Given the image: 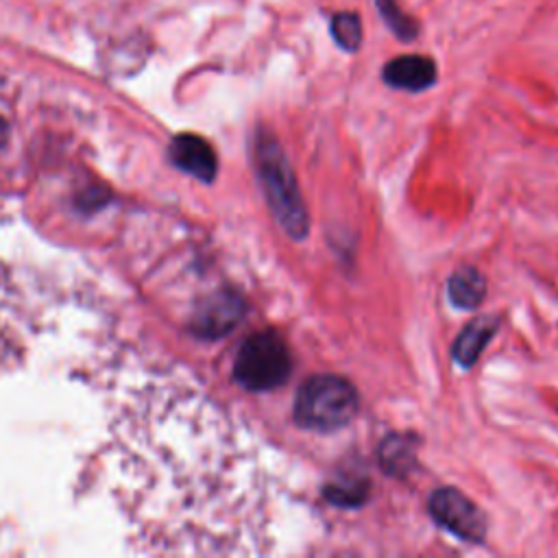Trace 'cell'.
I'll list each match as a JSON object with an SVG mask.
<instances>
[{"label":"cell","mask_w":558,"mask_h":558,"mask_svg":"<svg viewBox=\"0 0 558 558\" xmlns=\"http://www.w3.org/2000/svg\"><path fill=\"white\" fill-rule=\"evenodd\" d=\"M379 15L384 17L386 26L401 39V41H412L418 35V22L408 15L397 0H375Z\"/></svg>","instance_id":"7c38bea8"},{"label":"cell","mask_w":558,"mask_h":558,"mask_svg":"<svg viewBox=\"0 0 558 558\" xmlns=\"http://www.w3.org/2000/svg\"><path fill=\"white\" fill-rule=\"evenodd\" d=\"M432 519L449 534L466 543H482L486 536L484 512L460 490L438 488L429 497Z\"/></svg>","instance_id":"277c9868"},{"label":"cell","mask_w":558,"mask_h":558,"mask_svg":"<svg viewBox=\"0 0 558 558\" xmlns=\"http://www.w3.org/2000/svg\"><path fill=\"white\" fill-rule=\"evenodd\" d=\"M7 140H9V126H7V122L0 118V148L7 144Z\"/></svg>","instance_id":"5bb4252c"},{"label":"cell","mask_w":558,"mask_h":558,"mask_svg":"<svg viewBox=\"0 0 558 558\" xmlns=\"http://www.w3.org/2000/svg\"><path fill=\"white\" fill-rule=\"evenodd\" d=\"M357 412V390L340 375H312L296 392L294 423L310 432H336Z\"/></svg>","instance_id":"7a4b0ae2"},{"label":"cell","mask_w":558,"mask_h":558,"mask_svg":"<svg viewBox=\"0 0 558 558\" xmlns=\"http://www.w3.org/2000/svg\"><path fill=\"white\" fill-rule=\"evenodd\" d=\"M368 495V482L364 477L353 480H338L325 488V497L342 508L360 506Z\"/></svg>","instance_id":"4fadbf2b"},{"label":"cell","mask_w":558,"mask_h":558,"mask_svg":"<svg viewBox=\"0 0 558 558\" xmlns=\"http://www.w3.org/2000/svg\"><path fill=\"white\" fill-rule=\"evenodd\" d=\"M329 31H331V37L333 41L347 50V52H355L362 44V20L357 13L353 11H340L331 17V24H329Z\"/></svg>","instance_id":"8fae6325"},{"label":"cell","mask_w":558,"mask_h":558,"mask_svg":"<svg viewBox=\"0 0 558 558\" xmlns=\"http://www.w3.org/2000/svg\"><path fill=\"white\" fill-rule=\"evenodd\" d=\"M255 161H257V172L268 198L270 209L275 211V218L283 227L288 235L294 240H303L307 235V211L294 179V172L290 168V161L279 146V142L262 133L255 142Z\"/></svg>","instance_id":"6da1fadb"},{"label":"cell","mask_w":558,"mask_h":558,"mask_svg":"<svg viewBox=\"0 0 558 558\" xmlns=\"http://www.w3.org/2000/svg\"><path fill=\"white\" fill-rule=\"evenodd\" d=\"M242 316V301L238 296H216L196 320L198 333L205 336H220L227 333Z\"/></svg>","instance_id":"ba28073f"},{"label":"cell","mask_w":558,"mask_h":558,"mask_svg":"<svg viewBox=\"0 0 558 558\" xmlns=\"http://www.w3.org/2000/svg\"><path fill=\"white\" fill-rule=\"evenodd\" d=\"M172 159L174 163L194 174L201 181H211L216 177L218 170V159L216 153L211 148V144L207 140H203L201 135L194 133H181L172 140Z\"/></svg>","instance_id":"8992f818"},{"label":"cell","mask_w":558,"mask_h":558,"mask_svg":"<svg viewBox=\"0 0 558 558\" xmlns=\"http://www.w3.org/2000/svg\"><path fill=\"white\" fill-rule=\"evenodd\" d=\"M379 462L390 475L405 473L414 462V447L410 436H388L379 447Z\"/></svg>","instance_id":"30bf717a"},{"label":"cell","mask_w":558,"mask_h":558,"mask_svg":"<svg viewBox=\"0 0 558 558\" xmlns=\"http://www.w3.org/2000/svg\"><path fill=\"white\" fill-rule=\"evenodd\" d=\"M499 320L495 316H477L473 318L456 338L453 342V357L460 366L469 368L477 362L484 347L490 342V338L497 331Z\"/></svg>","instance_id":"52a82bcc"},{"label":"cell","mask_w":558,"mask_h":558,"mask_svg":"<svg viewBox=\"0 0 558 558\" xmlns=\"http://www.w3.org/2000/svg\"><path fill=\"white\" fill-rule=\"evenodd\" d=\"M381 76L395 89L423 92L436 81V63L423 54H401L384 65Z\"/></svg>","instance_id":"5b68a950"},{"label":"cell","mask_w":558,"mask_h":558,"mask_svg":"<svg viewBox=\"0 0 558 558\" xmlns=\"http://www.w3.org/2000/svg\"><path fill=\"white\" fill-rule=\"evenodd\" d=\"M447 294L456 307L473 310L486 294V279L477 268L460 266L447 281Z\"/></svg>","instance_id":"9c48e42d"},{"label":"cell","mask_w":558,"mask_h":558,"mask_svg":"<svg viewBox=\"0 0 558 558\" xmlns=\"http://www.w3.org/2000/svg\"><path fill=\"white\" fill-rule=\"evenodd\" d=\"M292 373V355L286 340L277 331H259L248 336L233 362L235 381L253 392L272 390L286 384Z\"/></svg>","instance_id":"3957f363"}]
</instances>
